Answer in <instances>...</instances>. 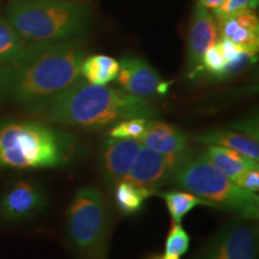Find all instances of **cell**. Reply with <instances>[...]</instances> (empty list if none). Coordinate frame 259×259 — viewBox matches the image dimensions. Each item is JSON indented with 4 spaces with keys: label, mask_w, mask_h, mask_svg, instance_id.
<instances>
[{
    "label": "cell",
    "mask_w": 259,
    "mask_h": 259,
    "mask_svg": "<svg viewBox=\"0 0 259 259\" xmlns=\"http://www.w3.org/2000/svg\"><path fill=\"white\" fill-rule=\"evenodd\" d=\"M147 259H162V255L161 254H154V255H150V257L147 258Z\"/></svg>",
    "instance_id": "83f0119b"
},
{
    "label": "cell",
    "mask_w": 259,
    "mask_h": 259,
    "mask_svg": "<svg viewBox=\"0 0 259 259\" xmlns=\"http://www.w3.org/2000/svg\"><path fill=\"white\" fill-rule=\"evenodd\" d=\"M258 6V0H225V3L218 10L212 11L215 18H222L246 10H255Z\"/></svg>",
    "instance_id": "cb8c5ba5"
},
{
    "label": "cell",
    "mask_w": 259,
    "mask_h": 259,
    "mask_svg": "<svg viewBox=\"0 0 259 259\" xmlns=\"http://www.w3.org/2000/svg\"><path fill=\"white\" fill-rule=\"evenodd\" d=\"M141 144L167 157L174 167L179 157L186 151L187 137L176 126L151 119L147 134L141 139Z\"/></svg>",
    "instance_id": "5bb4252c"
},
{
    "label": "cell",
    "mask_w": 259,
    "mask_h": 259,
    "mask_svg": "<svg viewBox=\"0 0 259 259\" xmlns=\"http://www.w3.org/2000/svg\"><path fill=\"white\" fill-rule=\"evenodd\" d=\"M190 236L180 223H173L168 233L162 259H180L189 251Z\"/></svg>",
    "instance_id": "7402d4cb"
},
{
    "label": "cell",
    "mask_w": 259,
    "mask_h": 259,
    "mask_svg": "<svg viewBox=\"0 0 259 259\" xmlns=\"http://www.w3.org/2000/svg\"><path fill=\"white\" fill-rule=\"evenodd\" d=\"M82 41L29 44L19 59L0 70V88L18 105L40 113L84 79Z\"/></svg>",
    "instance_id": "6da1fadb"
},
{
    "label": "cell",
    "mask_w": 259,
    "mask_h": 259,
    "mask_svg": "<svg viewBox=\"0 0 259 259\" xmlns=\"http://www.w3.org/2000/svg\"><path fill=\"white\" fill-rule=\"evenodd\" d=\"M219 38L218 25L213 15L208 9L196 3L190 21L187 38L186 71L190 78L200 73V64L204 53L216 44Z\"/></svg>",
    "instance_id": "30bf717a"
},
{
    "label": "cell",
    "mask_w": 259,
    "mask_h": 259,
    "mask_svg": "<svg viewBox=\"0 0 259 259\" xmlns=\"http://www.w3.org/2000/svg\"><path fill=\"white\" fill-rule=\"evenodd\" d=\"M29 44L19 36L5 18H0V64H14L23 56Z\"/></svg>",
    "instance_id": "ffe728a7"
},
{
    "label": "cell",
    "mask_w": 259,
    "mask_h": 259,
    "mask_svg": "<svg viewBox=\"0 0 259 259\" xmlns=\"http://www.w3.org/2000/svg\"><path fill=\"white\" fill-rule=\"evenodd\" d=\"M197 3L202 5L203 8L208 9L209 11L210 10L215 11V10H218L225 3V0H197Z\"/></svg>",
    "instance_id": "4316f807"
},
{
    "label": "cell",
    "mask_w": 259,
    "mask_h": 259,
    "mask_svg": "<svg viewBox=\"0 0 259 259\" xmlns=\"http://www.w3.org/2000/svg\"><path fill=\"white\" fill-rule=\"evenodd\" d=\"M220 38L232 41L248 53L257 56L259 48V19L254 10L215 18Z\"/></svg>",
    "instance_id": "4fadbf2b"
},
{
    "label": "cell",
    "mask_w": 259,
    "mask_h": 259,
    "mask_svg": "<svg viewBox=\"0 0 259 259\" xmlns=\"http://www.w3.org/2000/svg\"><path fill=\"white\" fill-rule=\"evenodd\" d=\"M155 191L144 189L126 180L115 183L114 203L124 215H135L143 208L145 200L154 196Z\"/></svg>",
    "instance_id": "ac0fdd59"
},
{
    "label": "cell",
    "mask_w": 259,
    "mask_h": 259,
    "mask_svg": "<svg viewBox=\"0 0 259 259\" xmlns=\"http://www.w3.org/2000/svg\"><path fill=\"white\" fill-rule=\"evenodd\" d=\"M194 141L200 144L231 149L252 161L258 162L259 160L258 138L242 134V132L231 131L226 128L209 130V131L197 135Z\"/></svg>",
    "instance_id": "9a60e30c"
},
{
    "label": "cell",
    "mask_w": 259,
    "mask_h": 259,
    "mask_svg": "<svg viewBox=\"0 0 259 259\" xmlns=\"http://www.w3.org/2000/svg\"><path fill=\"white\" fill-rule=\"evenodd\" d=\"M227 69V60L223 57L221 50L218 44H213L208 51L204 53L202 64H200V72L204 71L215 79H225V72Z\"/></svg>",
    "instance_id": "603a6c76"
},
{
    "label": "cell",
    "mask_w": 259,
    "mask_h": 259,
    "mask_svg": "<svg viewBox=\"0 0 259 259\" xmlns=\"http://www.w3.org/2000/svg\"><path fill=\"white\" fill-rule=\"evenodd\" d=\"M233 183L241 187L242 190L257 193L259 191V167L245 170Z\"/></svg>",
    "instance_id": "d4e9b609"
},
{
    "label": "cell",
    "mask_w": 259,
    "mask_h": 259,
    "mask_svg": "<svg viewBox=\"0 0 259 259\" xmlns=\"http://www.w3.org/2000/svg\"><path fill=\"white\" fill-rule=\"evenodd\" d=\"M5 14L28 44L77 40L92 22V6L79 0H10Z\"/></svg>",
    "instance_id": "277c9868"
},
{
    "label": "cell",
    "mask_w": 259,
    "mask_h": 259,
    "mask_svg": "<svg viewBox=\"0 0 259 259\" xmlns=\"http://www.w3.org/2000/svg\"><path fill=\"white\" fill-rule=\"evenodd\" d=\"M118 72L119 61L103 54L85 57L80 67L84 80L94 85H107L116 78Z\"/></svg>",
    "instance_id": "e0dca14e"
},
{
    "label": "cell",
    "mask_w": 259,
    "mask_h": 259,
    "mask_svg": "<svg viewBox=\"0 0 259 259\" xmlns=\"http://www.w3.org/2000/svg\"><path fill=\"white\" fill-rule=\"evenodd\" d=\"M47 197L44 189L28 180L9 184L0 199V216L9 222L28 220L44 211Z\"/></svg>",
    "instance_id": "9c48e42d"
},
{
    "label": "cell",
    "mask_w": 259,
    "mask_h": 259,
    "mask_svg": "<svg viewBox=\"0 0 259 259\" xmlns=\"http://www.w3.org/2000/svg\"><path fill=\"white\" fill-rule=\"evenodd\" d=\"M151 119L147 118H131L121 120L114 124L109 131L112 138L132 139L141 142V139L147 134Z\"/></svg>",
    "instance_id": "44dd1931"
},
{
    "label": "cell",
    "mask_w": 259,
    "mask_h": 259,
    "mask_svg": "<svg viewBox=\"0 0 259 259\" xmlns=\"http://www.w3.org/2000/svg\"><path fill=\"white\" fill-rule=\"evenodd\" d=\"M40 114L54 124L101 128L131 118L154 119L160 112L149 100L130 95L119 88L94 85L82 79Z\"/></svg>",
    "instance_id": "7a4b0ae2"
},
{
    "label": "cell",
    "mask_w": 259,
    "mask_h": 259,
    "mask_svg": "<svg viewBox=\"0 0 259 259\" xmlns=\"http://www.w3.org/2000/svg\"><path fill=\"white\" fill-rule=\"evenodd\" d=\"M77 153L76 137L64 130L37 121H0V167H65Z\"/></svg>",
    "instance_id": "3957f363"
},
{
    "label": "cell",
    "mask_w": 259,
    "mask_h": 259,
    "mask_svg": "<svg viewBox=\"0 0 259 259\" xmlns=\"http://www.w3.org/2000/svg\"><path fill=\"white\" fill-rule=\"evenodd\" d=\"M142 144L132 139H107L102 147L100 168L103 179L108 183H118L127 176Z\"/></svg>",
    "instance_id": "7c38bea8"
},
{
    "label": "cell",
    "mask_w": 259,
    "mask_h": 259,
    "mask_svg": "<svg viewBox=\"0 0 259 259\" xmlns=\"http://www.w3.org/2000/svg\"><path fill=\"white\" fill-rule=\"evenodd\" d=\"M115 79L125 93L145 100L166 96L170 87V83L162 79L147 61L131 56L119 61V72Z\"/></svg>",
    "instance_id": "ba28073f"
},
{
    "label": "cell",
    "mask_w": 259,
    "mask_h": 259,
    "mask_svg": "<svg viewBox=\"0 0 259 259\" xmlns=\"http://www.w3.org/2000/svg\"><path fill=\"white\" fill-rule=\"evenodd\" d=\"M67 240L74 259H108L111 218L107 200L96 186H83L67 209Z\"/></svg>",
    "instance_id": "8992f818"
},
{
    "label": "cell",
    "mask_w": 259,
    "mask_h": 259,
    "mask_svg": "<svg viewBox=\"0 0 259 259\" xmlns=\"http://www.w3.org/2000/svg\"><path fill=\"white\" fill-rule=\"evenodd\" d=\"M154 196H161L163 198L173 223H181L183 219L185 218L187 213L198 205H206L211 206V208H216L212 203L199 198L196 194L184 192V191H168V192L163 193H158L157 191H155Z\"/></svg>",
    "instance_id": "d6986e66"
},
{
    "label": "cell",
    "mask_w": 259,
    "mask_h": 259,
    "mask_svg": "<svg viewBox=\"0 0 259 259\" xmlns=\"http://www.w3.org/2000/svg\"><path fill=\"white\" fill-rule=\"evenodd\" d=\"M258 226L252 220H232L216 233L196 259H258Z\"/></svg>",
    "instance_id": "52a82bcc"
},
{
    "label": "cell",
    "mask_w": 259,
    "mask_h": 259,
    "mask_svg": "<svg viewBox=\"0 0 259 259\" xmlns=\"http://www.w3.org/2000/svg\"><path fill=\"white\" fill-rule=\"evenodd\" d=\"M231 127L236 128L239 132H242V134L258 138V124L257 120H254L253 118L245 119V120H241L240 122H235V124L231 125Z\"/></svg>",
    "instance_id": "484cf974"
},
{
    "label": "cell",
    "mask_w": 259,
    "mask_h": 259,
    "mask_svg": "<svg viewBox=\"0 0 259 259\" xmlns=\"http://www.w3.org/2000/svg\"><path fill=\"white\" fill-rule=\"evenodd\" d=\"M204 155L220 173H222L231 181H234L245 170L259 167L257 161H252L231 149L216 147V145H208Z\"/></svg>",
    "instance_id": "2e32d148"
},
{
    "label": "cell",
    "mask_w": 259,
    "mask_h": 259,
    "mask_svg": "<svg viewBox=\"0 0 259 259\" xmlns=\"http://www.w3.org/2000/svg\"><path fill=\"white\" fill-rule=\"evenodd\" d=\"M173 168V163L167 157L142 145L131 169L122 180L156 191L160 186L171 181Z\"/></svg>",
    "instance_id": "8fae6325"
},
{
    "label": "cell",
    "mask_w": 259,
    "mask_h": 259,
    "mask_svg": "<svg viewBox=\"0 0 259 259\" xmlns=\"http://www.w3.org/2000/svg\"><path fill=\"white\" fill-rule=\"evenodd\" d=\"M171 181L216 209L234 212L238 218L255 221L259 216V197L235 185L210 163L205 155L185 151L177 161Z\"/></svg>",
    "instance_id": "5b68a950"
}]
</instances>
